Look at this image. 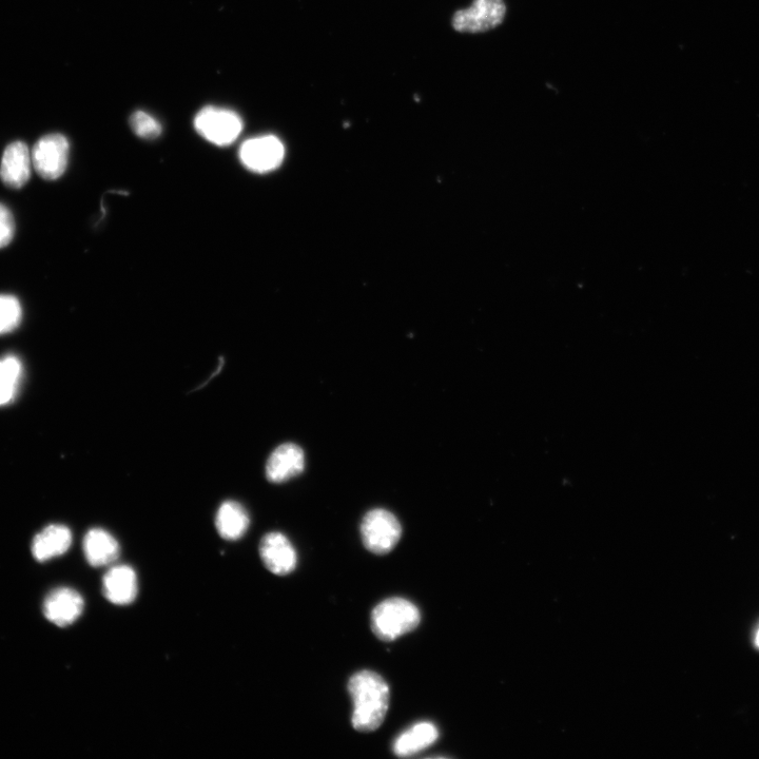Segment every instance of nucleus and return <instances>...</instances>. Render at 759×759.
I'll list each match as a JSON object with an SVG mask.
<instances>
[{"instance_id": "1", "label": "nucleus", "mask_w": 759, "mask_h": 759, "mask_svg": "<svg viewBox=\"0 0 759 759\" xmlns=\"http://www.w3.org/2000/svg\"><path fill=\"white\" fill-rule=\"evenodd\" d=\"M354 711L352 724L359 732L379 729L389 707V687L383 677L373 671H361L348 681Z\"/></svg>"}, {"instance_id": "2", "label": "nucleus", "mask_w": 759, "mask_h": 759, "mask_svg": "<svg viewBox=\"0 0 759 759\" xmlns=\"http://www.w3.org/2000/svg\"><path fill=\"white\" fill-rule=\"evenodd\" d=\"M420 622L421 613L414 603L399 597L382 601L372 613V630L383 641L413 632Z\"/></svg>"}, {"instance_id": "3", "label": "nucleus", "mask_w": 759, "mask_h": 759, "mask_svg": "<svg viewBox=\"0 0 759 759\" xmlns=\"http://www.w3.org/2000/svg\"><path fill=\"white\" fill-rule=\"evenodd\" d=\"M361 536L366 550L376 555H386L396 548L402 536V527L393 513L375 509L364 516Z\"/></svg>"}, {"instance_id": "4", "label": "nucleus", "mask_w": 759, "mask_h": 759, "mask_svg": "<svg viewBox=\"0 0 759 759\" xmlns=\"http://www.w3.org/2000/svg\"><path fill=\"white\" fill-rule=\"evenodd\" d=\"M194 127L208 142L228 146L239 138L243 121L235 111L209 106L197 114Z\"/></svg>"}, {"instance_id": "5", "label": "nucleus", "mask_w": 759, "mask_h": 759, "mask_svg": "<svg viewBox=\"0 0 759 759\" xmlns=\"http://www.w3.org/2000/svg\"><path fill=\"white\" fill-rule=\"evenodd\" d=\"M70 144L62 134H48L32 152V165L41 178L54 181L63 177L69 162Z\"/></svg>"}, {"instance_id": "6", "label": "nucleus", "mask_w": 759, "mask_h": 759, "mask_svg": "<svg viewBox=\"0 0 759 759\" xmlns=\"http://www.w3.org/2000/svg\"><path fill=\"white\" fill-rule=\"evenodd\" d=\"M503 0H474L473 6L454 14L453 28L462 33H482L498 27L505 17Z\"/></svg>"}, {"instance_id": "7", "label": "nucleus", "mask_w": 759, "mask_h": 759, "mask_svg": "<svg viewBox=\"0 0 759 759\" xmlns=\"http://www.w3.org/2000/svg\"><path fill=\"white\" fill-rule=\"evenodd\" d=\"M284 155L285 148L274 135L248 140L240 149V159L243 165L257 173L275 170L283 162Z\"/></svg>"}, {"instance_id": "8", "label": "nucleus", "mask_w": 759, "mask_h": 759, "mask_svg": "<svg viewBox=\"0 0 759 759\" xmlns=\"http://www.w3.org/2000/svg\"><path fill=\"white\" fill-rule=\"evenodd\" d=\"M260 556L272 574L286 576L297 568V552L289 539L280 532L266 534L261 540Z\"/></svg>"}, {"instance_id": "9", "label": "nucleus", "mask_w": 759, "mask_h": 759, "mask_svg": "<svg viewBox=\"0 0 759 759\" xmlns=\"http://www.w3.org/2000/svg\"><path fill=\"white\" fill-rule=\"evenodd\" d=\"M85 609L82 595L70 588L52 591L44 602L46 618L57 627L65 628L74 624Z\"/></svg>"}, {"instance_id": "10", "label": "nucleus", "mask_w": 759, "mask_h": 759, "mask_svg": "<svg viewBox=\"0 0 759 759\" xmlns=\"http://www.w3.org/2000/svg\"><path fill=\"white\" fill-rule=\"evenodd\" d=\"M305 454L295 443H284L269 456L265 474L271 483H283L303 473Z\"/></svg>"}, {"instance_id": "11", "label": "nucleus", "mask_w": 759, "mask_h": 759, "mask_svg": "<svg viewBox=\"0 0 759 759\" xmlns=\"http://www.w3.org/2000/svg\"><path fill=\"white\" fill-rule=\"evenodd\" d=\"M138 593V576L129 566L112 567L103 578V594L112 605L129 606Z\"/></svg>"}, {"instance_id": "12", "label": "nucleus", "mask_w": 759, "mask_h": 759, "mask_svg": "<svg viewBox=\"0 0 759 759\" xmlns=\"http://www.w3.org/2000/svg\"><path fill=\"white\" fill-rule=\"evenodd\" d=\"M32 157L28 146L23 142L10 144L0 164V179L10 188L24 187L31 177Z\"/></svg>"}, {"instance_id": "13", "label": "nucleus", "mask_w": 759, "mask_h": 759, "mask_svg": "<svg viewBox=\"0 0 759 759\" xmlns=\"http://www.w3.org/2000/svg\"><path fill=\"white\" fill-rule=\"evenodd\" d=\"M84 552L91 567L102 568L119 559L121 547L111 533L103 529H92L85 536Z\"/></svg>"}, {"instance_id": "14", "label": "nucleus", "mask_w": 759, "mask_h": 759, "mask_svg": "<svg viewBox=\"0 0 759 759\" xmlns=\"http://www.w3.org/2000/svg\"><path fill=\"white\" fill-rule=\"evenodd\" d=\"M71 544V531L65 525L53 524L34 538L32 553L37 561L46 562L67 553Z\"/></svg>"}, {"instance_id": "15", "label": "nucleus", "mask_w": 759, "mask_h": 759, "mask_svg": "<svg viewBox=\"0 0 759 759\" xmlns=\"http://www.w3.org/2000/svg\"><path fill=\"white\" fill-rule=\"evenodd\" d=\"M439 730L430 722L415 724L401 733L394 742L393 751L399 757H411L430 748L437 742Z\"/></svg>"}, {"instance_id": "16", "label": "nucleus", "mask_w": 759, "mask_h": 759, "mask_svg": "<svg viewBox=\"0 0 759 759\" xmlns=\"http://www.w3.org/2000/svg\"><path fill=\"white\" fill-rule=\"evenodd\" d=\"M249 525V514L240 502L227 500L220 505L216 516V528L223 539H241L247 533Z\"/></svg>"}, {"instance_id": "17", "label": "nucleus", "mask_w": 759, "mask_h": 759, "mask_svg": "<svg viewBox=\"0 0 759 759\" xmlns=\"http://www.w3.org/2000/svg\"><path fill=\"white\" fill-rule=\"evenodd\" d=\"M23 366L14 356L0 360V406L9 404L17 393L21 381Z\"/></svg>"}, {"instance_id": "18", "label": "nucleus", "mask_w": 759, "mask_h": 759, "mask_svg": "<svg viewBox=\"0 0 759 759\" xmlns=\"http://www.w3.org/2000/svg\"><path fill=\"white\" fill-rule=\"evenodd\" d=\"M23 319L21 302L12 295H0V336L15 330Z\"/></svg>"}, {"instance_id": "19", "label": "nucleus", "mask_w": 759, "mask_h": 759, "mask_svg": "<svg viewBox=\"0 0 759 759\" xmlns=\"http://www.w3.org/2000/svg\"><path fill=\"white\" fill-rule=\"evenodd\" d=\"M130 125L134 133L142 139H157L162 133L161 124L144 111L134 112L130 119Z\"/></svg>"}, {"instance_id": "20", "label": "nucleus", "mask_w": 759, "mask_h": 759, "mask_svg": "<svg viewBox=\"0 0 759 759\" xmlns=\"http://www.w3.org/2000/svg\"><path fill=\"white\" fill-rule=\"evenodd\" d=\"M15 235V221L12 212L0 204V249L7 247Z\"/></svg>"}, {"instance_id": "21", "label": "nucleus", "mask_w": 759, "mask_h": 759, "mask_svg": "<svg viewBox=\"0 0 759 759\" xmlns=\"http://www.w3.org/2000/svg\"><path fill=\"white\" fill-rule=\"evenodd\" d=\"M754 645L759 650V628L754 636Z\"/></svg>"}]
</instances>
